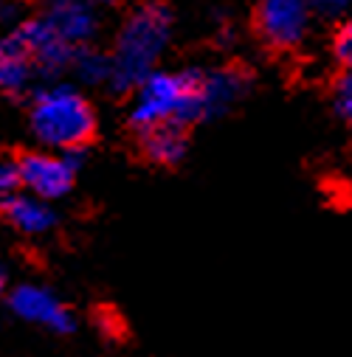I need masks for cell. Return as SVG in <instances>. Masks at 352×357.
Segmentation results:
<instances>
[{
  "label": "cell",
  "mask_w": 352,
  "mask_h": 357,
  "mask_svg": "<svg viewBox=\"0 0 352 357\" xmlns=\"http://www.w3.org/2000/svg\"><path fill=\"white\" fill-rule=\"evenodd\" d=\"M130 105V124L135 130H149L158 124H192L206 119L203 107V73L198 70H152L135 87Z\"/></svg>",
  "instance_id": "cell-1"
},
{
  "label": "cell",
  "mask_w": 352,
  "mask_h": 357,
  "mask_svg": "<svg viewBox=\"0 0 352 357\" xmlns=\"http://www.w3.org/2000/svg\"><path fill=\"white\" fill-rule=\"evenodd\" d=\"M172 37V15L163 3H141L122 26L116 51L110 56V84L116 91L133 87L155 70V62L166 51Z\"/></svg>",
  "instance_id": "cell-2"
},
{
  "label": "cell",
  "mask_w": 352,
  "mask_h": 357,
  "mask_svg": "<svg viewBox=\"0 0 352 357\" xmlns=\"http://www.w3.org/2000/svg\"><path fill=\"white\" fill-rule=\"evenodd\" d=\"M31 130L48 149L73 152L82 149L96 132V113L76 87L54 84L34 96Z\"/></svg>",
  "instance_id": "cell-3"
},
{
  "label": "cell",
  "mask_w": 352,
  "mask_h": 357,
  "mask_svg": "<svg viewBox=\"0 0 352 357\" xmlns=\"http://www.w3.org/2000/svg\"><path fill=\"white\" fill-rule=\"evenodd\" d=\"M310 0H259L256 31L268 48L293 51L310 31Z\"/></svg>",
  "instance_id": "cell-4"
},
{
  "label": "cell",
  "mask_w": 352,
  "mask_h": 357,
  "mask_svg": "<svg viewBox=\"0 0 352 357\" xmlns=\"http://www.w3.org/2000/svg\"><path fill=\"white\" fill-rule=\"evenodd\" d=\"M76 160L79 149L57 155V152H29L17 160L20 169V186L29 195H37L43 200H59L71 192L76 177Z\"/></svg>",
  "instance_id": "cell-5"
},
{
  "label": "cell",
  "mask_w": 352,
  "mask_h": 357,
  "mask_svg": "<svg viewBox=\"0 0 352 357\" xmlns=\"http://www.w3.org/2000/svg\"><path fill=\"white\" fill-rule=\"evenodd\" d=\"M15 315H20L29 324L45 326L51 332H71L73 329V315L68 312V307L45 287L40 284H20L12 298H9Z\"/></svg>",
  "instance_id": "cell-6"
},
{
  "label": "cell",
  "mask_w": 352,
  "mask_h": 357,
  "mask_svg": "<svg viewBox=\"0 0 352 357\" xmlns=\"http://www.w3.org/2000/svg\"><path fill=\"white\" fill-rule=\"evenodd\" d=\"M43 20L73 48L87 43L99 29L94 0H43Z\"/></svg>",
  "instance_id": "cell-7"
},
{
  "label": "cell",
  "mask_w": 352,
  "mask_h": 357,
  "mask_svg": "<svg viewBox=\"0 0 352 357\" xmlns=\"http://www.w3.org/2000/svg\"><path fill=\"white\" fill-rule=\"evenodd\" d=\"M15 34L26 45L34 68H40L43 73H57V70L68 68L71 59H73V45L68 40H62L43 17L23 23Z\"/></svg>",
  "instance_id": "cell-8"
},
{
  "label": "cell",
  "mask_w": 352,
  "mask_h": 357,
  "mask_svg": "<svg viewBox=\"0 0 352 357\" xmlns=\"http://www.w3.org/2000/svg\"><path fill=\"white\" fill-rule=\"evenodd\" d=\"M3 214L9 220V225L26 236H43L57 225V214L51 208L48 200L37 197V195H12L3 200Z\"/></svg>",
  "instance_id": "cell-9"
},
{
  "label": "cell",
  "mask_w": 352,
  "mask_h": 357,
  "mask_svg": "<svg viewBox=\"0 0 352 357\" xmlns=\"http://www.w3.org/2000/svg\"><path fill=\"white\" fill-rule=\"evenodd\" d=\"M31 70H34V62L15 31L0 40V91L6 93L23 91L31 79Z\"/></svg>",
  "instance_id": "cell-10"
},
{
  "label": "cell",
  "mask_w": 352,
  "mask_h": 357,
  "mask_svg": "<svg viewBox=\"0 0 352 357\" xmlns=\"http://www.w3.org/2000/svg\"><path fill=\"white\" fill-rule=\"evenodd\" d=\"M245 76L234 68L226 70H212L203 76V107H206V119L217 116L223 110H228L245 91Z\"/></svg>",
  "instance_id": "cell-11"
},
{
  "label": "cell",
  "mask_w": 352,
  "mask_h": 357,
  "mask_svg": "<svg viewBox=\"0 0 352 357\" xmlns=\"http://www.w3.org/2000/svg\"><path fill=\"white\" fill-rule=\"evenodd\" d=\"M141 146L152 163L172 166L186 155V132L181 124H158V127L144 130Z\"/></svg>",
  "instance_id": "cell-12"
},
{
  "label": "cell",
  "mask_w": 352,
  "mask_h": 357,
  "mask_svg": "<svg viewBox=\"0 0 352 357\" xmlns=\"http://www.w3.org/2000/svg\"><path fill=\"white\" fill-rule=\"evenodd\" d=\"M76 76L87 84H102V82H110V56L99 54V51H91V48H82V51H73V59H71Z\"/></svg>",
  "instance_id": "cell-13"
},
{
  "label": "cell",
  "mask_w": 352,
  "mask_h": 357,
  "mask_svg": "<svg viewBox=\"0 0 352 357\" xmlns=\"http://www.w3.org/2000/svg\"><path fill=\"white\" fill-rule=\"evenodd\" d=\"M332 107L344 124L352 127V70H344L332 84Z\"/></svg>",
  "instance_id": "cell-14"
},
{
  "label": "cell",
  "mask_w": 352,
  "mask_h": 357,
  "mask_svg": "<svg viewBox=\"0 0 352 357\" xmlns=\"http://www.w3.org/2000/svg\"><path fill=\"white\" fill-rule=\"evenodd\" d=\"M332 56L341 62L344 70H352V17L338 26L332 37Z\"/></svg>",
  "instance_id": "cell-15"
},
{
  "label": "cell",
  "mask_w": 352,
  "mask_h": 357,
  "mask_svg": "<svg viewBox=\"0 0 352 357\" xmlns=\"http://www.w3.org/2000/svg\"><path fill=\"white\" fill-rule=\"evenodd\" d=\"M20 189V169L17 160H0V200L12 197Z\"/></svg>",
  "instance_id": "cell-16"
},
{
  "label": "cell",
  "mask_w": 352,
  "mask_h": 357,
  "mask_svg": "<svg viewBox=\"0 0 352 357\" xmlns=\"http://www.w3.org/2000/svg\"><path fill=\"white\" fill-rule=\"evenodd\" d=\"M349 3L352 0H310V9L324 15V17H338L349 9Z\"/></svg>",
  "instance_id": "cell-17"
},
{
  "label": "cell",
  "mask_w": 352,
  "mask_h": 357,
  "mask_svg": "<svg viewBox=\"0 0 352 357\" xmlns=\"http://www.w3.org/2000/svg\"><path fill=\"white\" fill-rule=\"evenodd\" d=\"M12 15H15V6L6 3V0H0V20H9Z\"/></svg>",
  "instance_id": "cell-18"
},
{
  "label": "cell",
  "mask_w": 352,
  "mask_h": 357,
  "mask_svg": "<svg viewBox=\"0 0 352 357\" xmlns=\"http://www.w3.org/2000/svg\"><path fill=\"white\" fill-rule=\"evenodd\" d=\"M94 3H102V6H108V3H116V0H94Z\"/></svg>",
  "instance_id": "cell-19"
},
{
  "label": "cell",
  "mask_w": 352,
  "mask_h": 357,
  "mask_svg": "<svg viewBox=\"0 0 352 357\" xmlns=\"http://www.w3.org/2000/svg\"><path fill=\"white\" fill-rule=\"evenodd\" d=\"M0 284H3V273H0Z\"/></svg>",
  "instance_id": "cell-20"
}]
</instances>
